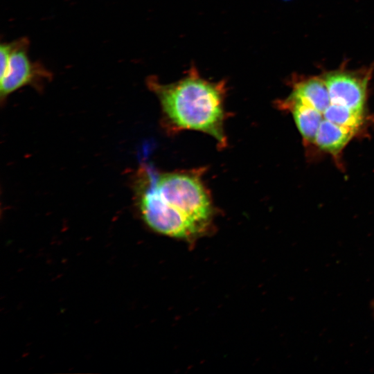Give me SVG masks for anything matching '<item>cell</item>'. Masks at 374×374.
Masks as SVG:
<instances>
[{"instance_id": "1", "label": "cell", "mask_w": 374, "mask_h": 374, "mask_svg": "<svg viewBox=\"0 0 374 374\" xmlns=\"http://www.w3.org/2000/svg\"><path fill=\"white\" fill-rule=\"evenodd\" d=\"M136 195L145 223L162 235L191 239L204 233L214 215L209 192L194 170L139 171Z\"/></svg>"}, {"instance_id": "2", "label": "cell", "mask_w": 374, "mask_h": 374, "mask_svg": "<svg viewBox=\"0 0 374 374\" xmlns=\"http://www.w3.org/2000/svg\"><path fill=\"white\" fill-rule=\"evenodd\" d=\"M148 86L159 100L168 127L175 131L202 132L213 136L220 146L226 145L222 84L210 82L193 73L170 84L150 79Z\"/></svg>"}, {"instance_id": "3", "label": "cell", "mask_w": 374, "mask_h": 374, "mask_svg": "<svg viewBox=\"0 0 374 374\" xmlns=\"http://www.w3.org/2000/svg\"><path fill=\"white\" fill-rule=\"evenodd\" d=\"M29 42L26 37L0 46L1 100L25 86L40 89L50 80L51 74L42 64L28 56Z\"/></svg>"}, {"instance_id": "4", "label": "cell", "mask_w": 374, "mask_h": 374, "mask_svg": "<svg viewBox=\"0 0 374 374\" xmlns=\"http://www.w3.org/2000/svg\"><path fill=\"white\" fill-rule=\"evenodd\" d=\"M331 103L364 113L367 79L346 72H332L325 75Z\"/></svg>"}, {"instance_id": "5", "label": "cell", "mask_w": 374, "mask_h": 374, "mask_svg": "<svg viewBox=\"0 0 374 374\" xmlns=\"http://www.w3.org/2000/svg\"><path fill=\"white\" fill-rule=\"evenodd\" d=\"M282 107L289 109L292 114L303 140L306 143H314L317 131L323 121L322 113L292 95L282 103Z\"/></svg>"}, {"instance_id": "6", "label": "cell", "mask_w": 374, "mask_h": 374, "mask_svg": "<svg viewBox=\"0 0 374 374\" xmlns=\"http://www.w3.org/2000/svg\"><path fill=\"white\" fill-rule=\"evenodd\" d=\"M356 130L335 124L323 119L314 143L321 150L337 156L355 135Z\"/></svg>"}, {"instance_id": "7", "label": "cell", "mask_w": 374, "mask_h": 374, "mask_svg": "<svg viewBox=\"0 0 374 374\" xmlns=\"http://www.w3.org/2000/svg\"><path fill=\"white\" fill-rule=\"evenodd\" d=\"M323 113L331 104L327 85L323 80L312 78L299 83L290 94Z\"/></svg>"}, {"instance_id": "8", "label": "cell", "mask_w": 374, "mask_h": 374, "mask_svg": "<svg viewBox=\"0 0 374 374\" xmlns=\"http://www.w3.org/2000/svg\"><path fill=\"white\" fill-rule=\"evenodd\" d=\"M323 118L335 124L357 130L364 121V114L343 105L331 103L322 113Z\"/></svg>"}, {"instance_id": "9", "label": "cell", "mask_w": 374, "mask_h": 374, "mask_svg": "<svg viewBox=\"0 0 374 374\" xmlns=\"http://www.w3.org/2000/svg\"><path fill=\"white\" fill-rule=\"evenodd\" d=\"M371 308H372V311H373V315H374V300L373 301V302L371 303Z\"/></svg>"}]
</instances>
